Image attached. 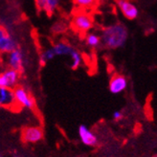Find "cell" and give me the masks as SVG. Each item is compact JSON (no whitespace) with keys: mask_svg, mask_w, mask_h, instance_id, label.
I'll return each instance as SVG.
<instances>
[{"mask_svg":"<svg viewBox=\"0 0 157 157\" xmlns=\"http://www.w3.org/2000/svg\"><path fill=\"white\" fill-rule=\"evenodd\" d=\"M128 37V29L122 23H115L103 30L101 35V44L108 49L124 47Z\"/></svg>","mask_w":157,"mask_h":157,"instance_id":"obj_1","label":"cell"},{"mask_svg":"<svg viewBox=\"0 0 157 157\" xmlns=\"http://www.w3.org/2000/svg\"><path fill=\"white\" fill-rule=\"evenodd\" d=\"M27 57L25 53L18 47L9 53H7V64L10 68L22 72L27 65Z\"/></svg>","mask_w":157,"mask_h":157,"instance_id":"obj_2","label":"cell"},{"mask_svg":"<svg viewBox=\"0 0 157 157\" xmlns=\"http://www.w3.org/2000/svg\"><path fill=\"white\" fill-rule=\"evenodd\" d=\"M13 90L15 103H17L18 108H26V109L35 108V101L24 86L17 85Z\"/></svg>","mask_w":157,"mask_h":157,"instance_id":"obj_3","label":"cell"},{"mask_svg":"<svg viewBox=\"0 0 157 157\" xmlns=\"http://www.w3.org/2000/svg\"><path fill=\"white\" fill-rule=\"evenodd\" d=\"M73 28L81 33H87L93 28L94 20L92 17L85 12H80L74 15L72 20Z\"/></svg>","mask_w":157,"mask_h":157,"instance_id":"obj_4","label":"cell"},{"mask_svg":"<svg viewBox=\"0 0 157 157\" xmlns=\"http://www.w3.org/2000/svg\"><path fill=\"white\" fill-rule=\"evenodd\" d=\"M17 48V42L8 30L0 25V54H7Z\"/></svg>","mask_w":157,"mask_h":157,"instance_id":"obj_5","label":"cell"},{"mask_svg":"<svg viewBox=\"0 0 157 157\" xmlns=\"http://www.w3.org/2000/svg\"><path fill=\"white\" fill-rule=\"evenodd\" d=\"M19 78L20 72L9 67L5 71L0 73V87H8L13 89L15 86L18 85Z\"/></svg>","mask_w":157,"mask_h":157,"instance_id":"obj_6","label":"cell"},{"mask_svg":"<svg viewBox=\"0 0 157 157\" xmlns=\"http://www.w3.org/2000/svg\"><path fill=\"white\" fill-rule=\"evenodd\" d=\"M116 4L124 17L128 20H134L139 17L138 7L129 0H116Z\"/></svg>","mask_w":157,"mask_h":157,"instance_id":"obj_7","label":"cell"},{"mask_svg":"<svg viewBox=\"0 0 157 157\" xmlns=\"http://www.w3.org/2000/svg\"><path fill=\"white\" fill-rule=\"evenodd\" d=\"M21 137L25 143L35 144L43 138V130L40 127H27L22 130Z\"/></svg>","mask_w":157,"mask_h":157,"instance_id":"obj_8","label":"cell"},{"mask_svg":"<svg viewBox=\"0 0 157 157\" xmlns=\"http://www.w3.org/2000/svg\"><path fill=\"white\" fill-rule=\"evenodd\" d=\"M128 87V78L124 75L115 74L111 77L108 84V89L112 94H120Z\"/></svg>","mask_w":157,"mask_h":157,"instance_id":"obj_9","label":"cell"},{"mask_svg":"<svg viewBox=\"0 0 157 157\" xmlns=\"http://www.w3.org/2000/svg\"><path fill=\"white\" fill-rule=\"evenodd\" d=\"M0 107L17 109L18 108L15 103L13 90L8 87H0Z\"/></svg>","mask_w":157,"mask_h":157,"instance_id":"obj_10","label":"cell"},{"mask_svg":"<svg viewBox=\"0 0 157 157\" xmlns=\"http://www.w3.org/2000/svg\"><path fill=\"white\" fill-rule=\"evenodd\" d=\"M78 134L80 137L82 143L88 147H94L98 144V139L96 135L84 124L80 125L78 129Z\"/></svg>","mask_w":157,"mask_h":157,"instance_id":"obj_11","label":"cell"},{"mask_svg":"<svg viewBox=\"0 0 157 157\" xmlns=\"http://www.w3.org/2000/svg\"><path fill=\"white\" fill-rule=\"evenodd\" d=\"M51 49L55 55V58L56 57H64V56L70 57L72 52L74 51L73 47L70 44L64 42V41H59V42L56 43L51 47Z\"/></svg>","mask_w":157,"mask_h":157,"instance_id":"obj_12","label":"cell"},{"mask_svg":"<svg viewBox=\"0 0 157 157\" xmlns=\"http://www.w3.org/2000/svg\"><path fill=\"white\" fill-rule=\"evenodd\" d=\"M85 42L90 48H93V49L98 48V47H100V45L101 44V36L95 33H88L85 36Z\"/></svg>","mask_w":157,"mask_h":157,"instance_id":"obj_13","label":"cell"},{"mask_svg":"<svg viewBox=\"0 0 157 157\" xmlns=\"http://www.w3.org/2000/svg\"><path fill=\"white\" fill-rule=\"evenodd\" d=\"M69 58H70V59H71V62H70V67H71L72 70H77L82 65V60H83L82 56L78 50L74 49V51L71 54V56H70Z\"/></svg>","mask_w":157,"mask_h":157,"instance_id":"obj_14","label":"cell"},{"mask_svg":"<svg viewBox=\"0 0 157 157\" xmlns=\"http://www.w3.org/2000/svg\"><path fill=\"white\" fill-rule=\"evenodd\" d=\"M75 5L82 10H89L95 6L97 0H73Z\"/></svg>","mask_w":157,"mask_h":157,"instance_id":"obj_15","label":"cell"},{"mask_svg":"<svg viewBox=\"0 0 157 157\" xmlns=\"http://www.w3.org/2000/svg\"><path fill=\"white\" fill-rule=\"evenodd\" d=\"M53 59H55V55L51 48H48V49L42 51L40 53V55H39V62H40L42 65L46 64L47 62L52 60Z\"/></svg>","mask_w":157,"mask_h":157,"instance_id":"obj_16","label":"cell"},{"mask_svg":"<svg viewBox=\"0 0 157 157\" xmlns=\"http://www.w3.org/2000/svg\"><path fill=\"white\" fill-rule=\"evenodd\" d=\"M60 0H46V9L45 13H53L59 6Z\"/></svg>","mask_w":157,"mask_h":157,"instance_id":"obj_17","label":"cell"},{"mask_svg":"<svg viewBox=\"0 0 157 157\" xmlns=\"http://www.w3.org/2000/svg\"><path fill=\"white\" fill-rule=\"evenodd\" d=\"M36 5L37 7V9L39 11H43L45 12L46 9V0H35Z\"/></svg>","mask_w":157,"mask_h":157,"instance_id":"obj_18","label":"cell"},{"mask_svg":"<svg viewBox=\"0 0 157 157\" xmlns=\"http://www.w3.org/2000/svg\"><path fill=\"white\" fill-rule=\"evenodd\" d=\"M123 113L121 112V111H119V110H117V111H115L114 113H113V119L115 120V121H119V120H121L122 118H123Z\"/></svg>","mask_w":157,"mask_h":157,"instance_id":"obj_19","label":"cell"},{"mask_svg":"<svg viewBox=\"0 0 157 157\" xmlns=\"http://www.w3.org/2000/svg\"><path fill=\"white\" fill-rule=\"evenodd\" d=\"M2 64V59H1V57H0V66H1Z\"/></svg>","mask_w":157,"mask_h":157,"instance_id":"obj_20","label":"cell"},{"mask_svg":"<svg viewBox=\"0 0 157 157\" xmlns=\"http://www.w3.org/2000/svg\"><path fill=\"white\" fill-rule=\"evenodd\" d=\"M13 157H19V156H13Z\"/></svg>","mask_w":157,"mask_h":157,"instance_id":"obj_21","label":"cell"},{"mask_svg":"<svg viewBox=\"0 0 157 157\" xmlns=\"http://www.w3.org/2000/svg\"><path fill=\"white\" fill-rule=\"evenodd\" d=\"M0 157H3V156H2V155H1V154H0Z\"/></svg>","mask_w":157,"mask_h":157,"instance_id":"obj_22","label":"cell"},{"mask_svg":"<svg viewBox=\"0 0 157 157\" xmlns=\"http://www.w3.org/2000/svg\"><path fill=\"white\" fill-rule=\"evenodd\" d=\"M154 157H157V155H155V156H154Z\"/></svg>","mask_w":157,"mask_h":157,"instance_id":"obj_23","label":"cell"}]
</instances>
